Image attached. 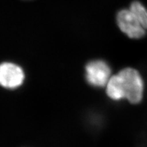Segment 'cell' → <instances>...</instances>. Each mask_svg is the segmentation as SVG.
Instances as JSON below:
<instances>
[{"label": "cell", "instance_id": "7a4b0ae2", "mask_svg": "<svg viewBox=\"0 0 147 147\" xmlns=\"http://www.w3.org/2000/svg\"><path fill=\"white\" fill-rule=\"evenodd\" d=\"M111 69L103 60L91 61L85 67L87 81L94 87H103L107 84L110 78Z\"/></svg>", "mask_w": 147, "mask_h": 147}, {"label": "cell", "instance_id": "8992f818", "mask_svg": "<svg viewBox=\"0 0 147 147\" xmlns=\"http://www.w3.org/2000/svg\"><path fill=\"white\" fill-rule=\"evenodd\" d=\"M129 9L142 27L145 29H147V9L144 5L138 1H134L131 3Z\"/></svg>", "mask_w": 147, "mask_h": 147}, {"label": "cell", "instance_id": "277c9868", "mask_svg": "<svg viewBox=\"0 0 147 147\" xmlns=\"http://www.w3.org/2000/svg\"><path fill=\"white\" fill-rule=\"evenodd\" d=\"M25 73L21 67L12 62L0 63V86L6 89H16L23 84Z\"/></svg>", "mask_w": 147, "mask_h": 147}, {"label": "cell", "instance_id": "5b68a950", "mask_svg": "<svg viewBox=\"0 0 147 147\" xmlns=\"http://www.w3.org/2000/svg\"><path fill=\"white\" fill-rule=\"evenodd\" d=\"M106 94L111 100L120 101L125 100L123 89L121 88L120 78L118 74L110 77L106 84Z\"/></svg>", "mask_w": 147, "mask_h": 147}, {"label": "cell", "instance_id": "3957f363", "mask_svg": "<svg viewBox=\"0 0 147 147\" xmlns=\"http://www.w3.org/2000/svg\"><path fill=\"white\" fill-rule=\"evenodd\" d=\"M117 25L122 32L131 39H140L146 33L129 9H123L117 13Z\"/></svg>", "mask_w": 147, "mask_h": 147}, {"label": "cell", "instance_id": "6da1fadb", "mask_svg": "<svg viewBox=\"0 0 147 147\" xmlns=\"http://www.w3.org/2000/svg\"><path fill=\"white\" fill-rule=\"evenodd\" d=\"M125 100L133 104L141 102L144 96V83L142 75L137 69L125 67L118 73Z\"/></svg>", "mask_w": 147, "mask_h": 147}]
</instances>
